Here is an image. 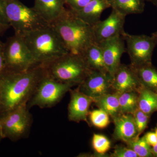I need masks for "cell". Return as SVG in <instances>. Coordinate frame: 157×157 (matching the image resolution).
I'll list each match as a JSON object with an SVG mask.
<instances>
[{"mask_svg":"<svg viewBox=\"0 0 157 157\" xmlns=\"http://www.w3.org/2000/svg\"><path fill=\"white\" fill-rule=\"evenodd\" d=\"M143 137L147 143L151 147L154 146L157 143V137L155 132H147Z\"/></svg>","mask_w":157,"mask_h":157,"instance_id":"31","label":"cell"},{"mask_svg":"<svg viewBox=\"0 0 157 157\" xmlns=\"http://www.w3.org/2000/svg\"><path fill=\"white\" fill-rule=\"evenodd\" d=\"M3 138L2 133V128H1V124H0V140Z\"/></svg>","mask_w":157,"mask_h":157,"instance_id":"36","label":"cell"},{"mask_svg":"<svg viewBox=\"0 0 157 157\" xmlns=\"http://www.w3.org/2000/svg\"><path fill=\"white\" fill-rule=\"evenodd\" d=\"M125 40L122 35L112 37L98 44L103 52L105 66L109 74L113 77L121 63V59L127 52Z\"/></svg>","mask_w":157,"mask_h":157,"instance_id":"12","label":"cell"},{"mask_svg":"<svg viewBox=\"0 0 157 157\" xmlns=\"http://www.w3.org/2000/svg\"><path fill=\"white\" fill-rule=\"evenodd\" d=\"M64 0H35L33 8L49 24L66 10Z\"/></svg>","mask_w":157,"mask_h":157,"instance_id":"17","label":"cell"},{"mask_svg":"<svg viewBox=\"0 0 157 157\" xmlns=\"http://www.w3.org/2000/svg\"><path fill=\"white\" fill-rule=\"evenodd\" d=\"M6 26L2 24L1 23H0V31L3 30Z\"/></svg>","mask_w":157,"mask_h":157,"instance_id":"35","label":"cell"},{"mask_svg":"<svg viewBox=\"0 0 157 157\" xmlns=\"http://www.w3.org/2000/svg\"><path fill=\"white\" fill-rule=\"evenodd\" d=\"M82 56L90 70L108 73L104 63L102 49L98 44L93 43Z\"/></svg>","mask_w":157,"mask_h":157,"instance_id":"18","label":"cell"},{"mask_svg":"<svg viewBox=\"0 0 157 157\" xmlns=\"http://www.w3.org/2000/svg\"><path fill=\"white\" fill-rule=\"evenodd\" d=\"M138 94L133 91L118 94L121 113L132 114L135 112L138 108Z\"/></svg>","mask_w":157,"mask_h":157,"instance_id":"23","label":"cell"},{"mask_svg":"<svg viewBox=\"0 0 157 157\" xmlns=\"http://www.w3.org/2000/svg\"><path fill=\"white\" fill-rule=\"evenodd\" d=\"M32 124V117L27 104L21 105L0 117L3 138L17 140L26 136Z\"/></svg>","mask_w":157,"mask_h":157,"instance_id":"7","label":"cell"},{"mask_svg":"<svg viewBox=\"0 0 157 157\" xmlns=\"http://www.w3.org/2000/svg\"><path fill=\"white\" fill-rule=\"evenodd\" d=\"M70 100L68 106V118L70 121L88 123L90 106L94 103L93 98L81 92L78 88L70 90Z\"/></svg>","mask_w":157,"mask_h":157,"instance_id":"14","label":"cell"},{"mask_svg":"<svg viewBox=\"0 0 157 157\" xmlns=\"http://www.w3.org/2000/svg\"><path fill=\"white\" fill-rule=\"evenodd\" d=\"M113 77L107 72L90 70L78 88L93 99L111 93Z\"/></svg>","mask_w":157,"mask_h":157,"instance_id":"10","label":"cell"},{"mask_svg":"<svg viewBox=\"0 0 157 157\" xmlns=\"http://www.w3.org/2000/svg\"><path fill=\"white\" fill-rule=\"evenodd\" d=\"M21 36L33 57L36 66H45L69 53L60 37L50 25Z\"/></svg>","mask_w":157,"mask_h":157,"instance_id":"3","label":"cell"},{"mask_svg":"<svg viewBox=\"0 0 157 157\" xmlns=\"http://www.w3.org/2000/svg\"><path fill=\"white\" fill-rule=\"evenodd\" d=\"M125 15L117 10L112 9L109 17L104 21H100L93 26L95 43L99 44L104 40L122 35Z\"/></svg>","mask_w":157,"mask_h":157,"instance_id":"11","label":"cell"},{"mask_svg":"<svg viewBox=\"0 0 157 157\" xmlns=\"http://www.w3.org/2000/svg\"><path fill=\"white\" fill-rule=\"evenodd\" d=\"M138 135H140L147 127L150 116L137 108L132 114Z\"/></svg>","mask_w":157,"mask_h":157,"instance_id":"27","label":"cell"},{"mask_svg":"<svg viewBox=\"0 0 157 157\" xmlns=\"http://www.w3.org/2000/svg\"><path fill=\"white\" fill-rule=\"evenodd\" d=\"M112 119L115 126L113 136L115 139L127 143L139 137L132 114L120 113Z\"/></svg>","mask_w":157,"mask_h":157,"instance_id":"15","label":"cell"},{"mask_svg":"<svg viewBox=\"0 0 157 157\" xmlns=\"http://www.w3.org/2000/svg\"><path fill=\"white\" fill-rule=\"evenodd\" d=\"M60 37L70 53L82 56L95 43L93 27L67 9L50 24Z\"/></svg>","mask_w":157,"mask_h":157,"instance_id":"2","label":"cell"},{"mask_svg":"<svg viewBox=\"0 0 157 157\" xmlns=\"http://www.w3.org/2000/svg\"><path fill=\"white\" fill-rule=\"evenodd\" d=\"M128 147L132 149L138 157H154L151 147L145 141L144 137H137L127 143Z\"/></svg>","mask_w":157,"mask_h":157,"instance_id":"24","label":"cell"},{"mask_svg":"<svg viewBox=\"0 0 157 157\" xmlns=\"http://www.w3.org/2000/svg\"><path fill=\"white\" fill-rule=\"evenodd\" d=\"M109 8H111L110 0H92L80 11H72L82 21L93 27L101 21L103 11Z\"/></svg>","mask_w":157,"mask_h":157,"instance_id":"16","label":"cell"},{"mask_svg":"<svg viewBox=\"0 0 157 157\" xmlns=\"http://www.w3.org/2000/svg\"><path fill=\"white\" fill-rule=\"evenodd\" d=\"M151 35L155 37V38H156L157 39V31L155 32V33H153L151 34Z\"/></svg>","mask_w":157,"mask_h":157,"instance_id":"37","label":"cell"},{"mask_svg":"<svg viewBox=\"0 0 157 157\" xmlns=\"http://www.w3.org/2000/svg\"><path fill=\"white\" fill-rule=\"evenodd\" d=\"M6 17L13 26L15 34L21 36L50 25L33 8H29L17 0H3Z\"/></svg>","mask_w":157,"mask_h":157,"instance_id":"5","label":"cell"},{"mask_svg":"<svg viewBox=\"0 0 157 157\" xmlns=\"http://www.w3.org/2000/svg\"><path fill=\"white\" fill-rule=\"evenodd\" d=\"M145 0H110L111 8L127 16L143 13Z\"/></svg>","mask_w":157,"mask_h":157,"instance_id":"21","label":"cell"},{"mask_svg":"<svg viewBox=\"0 0 157 157\" xmlns=\"http://www.w3.org/2000/svg\"><path fill=\"white\" fill-rule=\"evenodd\" d=\"M92 0H64L71 11L76 12L82 10Z\"/></svg>","mask_w":157,"mask_h":157,"instance_id":"29","label":"cell"},{"mask_svg":"<svg viewBox=\"0 0 157 157\" xmlns=\"http://www.w3.org/2000/svg\"><path fill=\"white\" fill-rule=\"evenodd\" d=\"M145 1L151 3L154 6H155L157 9V0H145Z\"/></svg>","mask_w":157,"mask_h":157,"instance_id":"34","label":"cell"},{"mask_svg":"<svg viewBox=\"0 0 157 157\" xmlns=\"http://www.w3.org/2000/svg\"><path fill=\"white\" fill-rule=\"evenodd\" d=\"M132 67L135 69L141 85L157 93V68L153 66L152 63Z\"/></svg>","mask_w":157,"mask_h":157,"instance_id":"19","label":"cell"},{"mask_svg":"<svg viewBox=\"0 0 157 157\" xmlns=\"http://www.w3.org/2000/svg\"><path fill=\"white\" fill-rule=\"evenodd\" d=\"M44 67L56 80L74 85L80 84L90 70L81 56L70 52Z\"/></svg>","mask_w":157,"mask_h":157,"instance_id":"4","label":"cell"},{"mask_svg":"<svg viewBox=\"0 0 157 157\" xmlns=\"http://www.w3.org/2000/svg\"><path fill=\"white\" fill-rule=\"evenodd\" d=\"M93 148L99 154H105L110 148V142L104 135L94 134L92 138Z\"/></svg>","mask_w":157,"mask_h":157,"instance_id":"26","label":"cell"},{"mask_svg":"<svg viewBox=\"0 0 157 157\" xmlns=\"http://www.w3.org/2000/svg\"><path fill=\"white\" fill-rule=\"evenodd\" d=\"M6 73L23 72L36 66L21 36H15L5 46Z\"/></svg>","mask_w":157,"mask_h":157,"instance_id":"8","label":"cell"},{"mask_svg":"<svg viewBox=\"0 0 157 157\" xmlns=\"http://www.w3.org/2000/svg\"><path fill=\"white\" fill-rule=\"evenodd\" d=\"M151 151L154 157H157V143L154 146L152 147Z\"/></svg>","mask_w":157,"mask_h":157,"instance_id":"33","label":"cell"},{"mask_svg":"<svg viewBox=\"0 0 157 157\" xmlns=\"http://www.w3.org/2000/svg\"><path fill=\"white\" fill-rule=\"evenodd\" d=\"M88 116L93 125L99 128H104L110 123L109 116L101 109L89 111Z\"/></svg>","mask_w":157,"mask_h":157,"instance_id":"25","label":"cell"},{"mask_svg":"<svg viewBox=\"0 0 157 157\" xmlns=\"http://www.w3.org/2000/svg\"><path fill=\"white\" fill-rule=\"evenodd\" d=\"M110 157H138L137 154L132 149L123 146L116 147Z\"/></svg>","mask_w":157,"mask_h":157,"instance_id":"28","label":"cell"},{"mask_svg":"<svg viewBox=\"0 0 157 157\" xmlns=\"http://www.w3.org/2000/svg\"><path fill=\"white\" fill-rule=\"evenodd\" d=\"M45 71L37 65L17 73L7 72L0 77V109L3 113L27 104Z\"/></svg>","mask_w":157,"mask_h":157,"instance_id":"1","label":"cell"},{"mask_svg":"<svg viewBox=\"0 0 157 157\" xmlns=\"http://www.w3.org/2000/svg\"><path fill=\"white\" fill-rule=\"evenodd\" d=\"M6 73L5 45L0 42V77Z\"/></svg>","mask_w":157,"mask_h":157,"instance_id":"30","label":"cell"},{"mask_svg":"<svg viewBox=\"0 0 157 157\" xmlns=\"http://www.w3.org/2000/svg\"><path fill=\"white\" fill-rule=\"evenodd\" d=\"M0 23L6 26L8 25L9 23L5 13L3 2H0Z\"/></svg>","mask_w":157,"mask_h":157,"instance_id":"32","label":"cell"},{"mask_svg":"<svg viewBox=\"0 0 157 157\" xmlns=\"http://www.w3.org/2000/svg\"><path fill=\"white\" fill-rule=\"evenodd\" d=\"M138 108L150 116L157 110V93L142 87L138 94Z\"/></svg>","mask_w":157,"mask_h":157,"instance_id":"22","label":"cell"},{"mask_svg":"<svg viewBox=\"0 0 157 157\" xmlns=\"http://www.w3.org/2000/svg\"><path fill=\"white\" fill-rule=\"evenodd\" d=\"M74 86L75 85L72 83H64L56 80L49 76L45 70L28 102L27 107L29 109L34 106L41 108L53 107L60 101Z\"/></svg>","mask_w":157,"mask_h":157,"instance_id":"6","label":"cell"},{"mask_svg":"<svg viewBox=\"0 0 157 157\" xmlns=\"http://www.w3.org/2000/svg\"><path fill=\"white\" fill-rule=\"evenodd\" d=\"M113 92L127 91L139 93L143 86L141 85L134 68L130 65L121 64L113 76Z\"/></svg>","mask_w":157,"mask_h":157,"instance_id":"13","label":"cell"},{"mask_svg":"<svg viewBox=\"0 0 157 157\" xmlns=\"http://www.w3.org/2000/svg\"><path fill=\"white\" fill-rule=\"evenodd\" d=\"M122 36L126 42L127 52L132 67L151 63L153 53L157 45L156 38L152 35H131L125 32Z\"/></svg>","mask_w":157,"mask_h":157,"instance_id":"9","label":"cell"},{"mask_svg":"<svg viewBox=\"0 0 157 157\" xmlns=\"http://www.w3.org/2000/svg\"><path fill=\"white\" fill-rule=\"evenodd\" d=\"M93 99L99 109L107 113L112 118L121 113L118 93H108Z\"/></svg>","mask_w":157,"mask_h":157,"instance_id":"20","label":"cell"},{"mask_svg":"<svg viewBox=\"0 0 157 157\" xmlns=\"http://www.w3.org/2000/svg\"><path fill=\"white\" fill-rule=\"evenodd\" d=\"M155 133L156 135V136L157 137V128L156 129L155 132Z\"/></svg>","mask_w":157,"mask_h":157,"instance_id":"38","label":"cell"}]
</instances>
